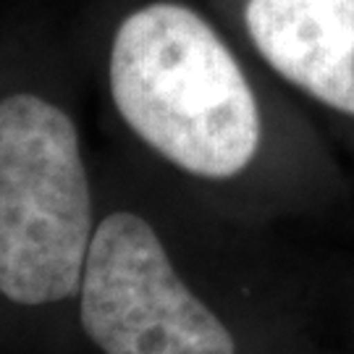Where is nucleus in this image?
I'll use <instances>...</instances> for the list:
<instances>
[{
    "label": "nucleus",
    "mask_w": 354,
    "mask_h": 354,
    "mask_svg": "<svg viewBox=\"0 0 354 354\" xmlns=\"http://www.w3.org/2000/svg\"><path fill=\"white\" fill-rule=\"evenodd\" d=\"M58 0L0 8V354H71L100 210Z\"/></svg>",
    "instance_id": "obj_1"
},
{
    "label": "nucleus",
    "mask_w": 354,
    "mask_h": 354,
    "mask_svg": "<svg viewBox=\"0 0 354 354\" xmlns=\"http://www.w3.org/2000/svg\"><path fill=\"white\" fill-rule=\"evenodd\" d=\"M79 53L92 58L124 131L178 176L228 184L257 158L263 118L250 79L192 6L145 0Z\"/></svg>",
    "instance_id": "obj_2"
},
{
    "label": "nucleus",
    "mask_w": 354,
    "mask_h": 354,
    "mask_svg": "<svg viewBox=\"0 0 354 354\" xmlns=\"http://www.w3.org/2000/svg\"><path fill=\"white\" fill-rule=\"evenodd\" d=\"M71 354H239L236 333L145 203L100 181Z\"/></svg>",
    "instance_id": "obj_3"
},
{
    "label": "nucleus",
    "mask_w": 354,
    "mask_h": 354,
    "mask_svg": "<svg viewBox=\"0 0 354 354\" xmlns=\"http://www.w3.org/2000/svg\"><path fill=\"white\" fill-rule=\"evenodd\" d=\"M244 26L270 68L354 115V0H247Z\"/></svg>",
    "instance_id": "obj_4"
}]
</instances>
